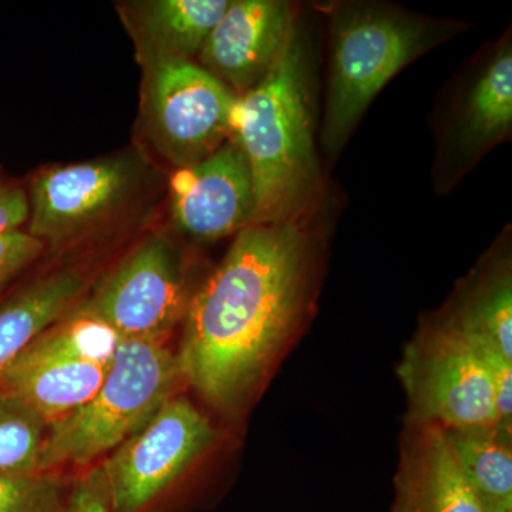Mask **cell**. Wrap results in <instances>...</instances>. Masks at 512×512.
I'll use <instances>...</instances> for the list:
<instances>
[{"label": "cell", "mask_w": 512, "mask_h": 512, "mask_svg": "<svg viewBox=\"0 0 512 512\" xmlns=\"http://www.w3.org/2000/svg\"><path fill=\"white\" fill-rule=\"evenodd\" d=\"M168 208L175 231L201 244L254 225V181L238 144L229 138L211 156L173 171Z\"/></svg>", "instance_id": "11"}, {"label": "cell", "mask_w": 512, "mask_h": 512, "mask_svg": "<svg viewBox=\"0 0 512 512\" xmlns=\"http://www.w3.org/2000/svg\"><path fill=\"white\" fill-rule=\"evenodd\" d=\"M231 0H130L117 3L138 66L197 60Z\"/></svg>", "instance_id": "13"}, {"label": "cell", "mask_w": 512, "mask_h": 512, "mask_svg": "<svg viewBox=\"0 0 512 512\" xmlns=\"http://www.w3.org/2000/svg\"><path fill=\"white\" fill-rule=\"evenodd\" d=\"M392 512H485L439 427L413 426L403 448Z\"/></svg>", "instance_id": "14"}, {"label": "cell", "mask_w": 512, "mask_h": 512, "mask_svg": "<svg viewBox=\"0 0 512 512\" xmlns=\"http://www.w3.org/2000/svg\"><path fill=\"white\" fill-rule=\"evenodd\" d=\"M90 278L76 266L20 281L0 298V376L46 329L76 309Z\"/></svg>", "instance_id": "15"}, {"label": "cell", "mask_w": 512, "mask_h": 512, "mask_svg": "<svg viewBox=\"0 0 512 512\" xmlns=\"http://www.w3.org/2000/svg\"><path fill=\"white\" fill-rule=\"evenodd\" d=\"M151 184L153 165L140 150L37 168L25 184L26 231L47 251L72 247L136 211Z\"/></svg>", "instance_id": "5"}, {"label": "cell", "mask_w": 512, "mask_h": 512, "mask_svg": "<svg viewBox=\"0 0 512 512\" xmlns=\"http://www.w3.org/2000/svg\"><path fill=\"white\" fill-rule=\"evenodd\" d=\"M49 426L19 397L0 390V473L39 471Z\"/></svg>", "instance_id": "19"}, {"label": "cell", "mask_w": 512, "mask_h": 512, "mask_svg": "<svg viewBox=\"0 0 512 512\" xmlns=\"http://www.w3.org/2000/svg\"><path fill=\"white\" fill-rule=\"evenodd\" d=\"M141 140L173 171L211 156L232 136L238 96L195 60L143 67Z\"/></svg>", "instance_id": "6"}, {"label": "cell", "mask_w": 512, "mask_h": 512, "mask_svg": "<svg viewBox=\"0 0 512 512\" xmlns=\"http://www.w3.org/2000/svg\"><path fill=\"white\" fill-rule=\"evenodd\" d=\"M512 127V53L510 42L485 60L468 84L448 136V150L460 164H473Z\"/></svg>", "instance_id": "16"}, {"label": "cell", "mask_w": 512, "mask_h": 512, "mask_svg": "<svg viewBox=\"0 0 512 512\" xmlns=\"http://www.w3.org/2000/svg\"><path fill=\"white\" fill-rule=\"evenodd\" d=\"M309 74L308 53L295 26L265 79L238 97L231 138L254 181V225L301 220L318 192Z\"/></svg>", "instance_id": "2"}, {"label": "cell", "mask_w": 512, "mask_h": 512, "mask_svg": "<svg viewBox=\"0 0 512 512\" xmlns=\"http://www.w3.org/2000/svg\"><path fill=\"white\" fill-rule=\"evenodd\" d=\"M69 512H113L100 464L87 468L83 476L74 481Z\"/></svg>", "instance_id": "22"}, {"label": "cell", "mask_w": 512, "mask_h": 512, "mask_svg": "<svg viewBox=\"0 0 512 512\" xmlns=\"http://www.w3.org/2000/svg\"><path fill=\"white\" fill-rule=\"evenodd\" d=\"M181 249L163 232L148 235L104 276L82 306L123 339H167L194 295Z\"/></svg>", "instance_id": "9"}, {"label": "cell", "mask_w": 512, "mask_h": 512, "mask_svg": "<svg viewBox=\"0 0 512 512\" xmlns=\"http://www.w3.org/2000/svg\"><path fill=\"white\" fill-rule=\"evenodd\" d=\"M217 441V431L184 397L173 396L100 464L113 512H144Z\"/></svg>", "instance_id": "10"}, {"label": "cell", "mask_w": 512, "mask_h": 512, "mask_svg": "<svg viewBox=\"0 0 512 512\" xmlns=\"http://www.w3.org/2000/svg\"><path fill=\"white\" fill-rule=\"evenodd\" d=\"M74 481L62 471L0 473V512H69Z\"/></svg>", "instance_id": "20"}, {"label": "cell", "mask_w": 512, "mask_h": 512, "mask_svg": "<svg viewBox=\"0 0 512 512\" xmlns=\"http://www.w3.org/2000/svg\"><path fill=\"white\" fill-rule=\"evenodd\" d=\"M443 431L485 512H512L511 429L493 426Z\"/></svg>", "instance_id": "18"}, {"label": "cell", "mask_w": 512, "mask_h": 512, "mask_svg": "<svg viewBox=\"0 0 512 512\" xmlns=\"http://www.w3.org/2000/svg\"><path fill=\"white\" fill-rule=\"evenodd\" d=\"M295 26L291 3L231 0L195 62L242 96L265 79Z\"/></svg>", "instance_id": "12"}, {"label": "cell", "mask_w": 512, "mask_h": 512, "mask_svg": "<svg viewBox=\"0 0 512 512\" xmlns=\"http://www.w3.org/2000/svg\"><path fill=\"white\" fill-rule=\"evenodd\" d=\"M183 380L180 360L167 339H121L92 399L50 424L39 471L92 467L140 430Z\"/></svg>", "instance_id": "4"}, {"label": "cell", "mask_w": 512, "mask_h": 512, "mask_svg": "<svg viewBox=\"0 0 512 512\" xmlns=\"http://www.w3.org/2000/svg\"><path fill=\"white\" fill-rule=\"evenodd\" d=\"M458 30L393 6L346 3L330 19V70L322 144L338 156L390 80Z\"/></svg>", "instance_id": "3"}, {"label": "cell", "mask_w": 512, "mask_h": 512, "mask_svg": "<svg viewBox=\"0 0 512 512\" xmlns=\"http://www.w3.org/2000/svg\"><path fill=\"white\" fill-rule=\"evenodd\" d=\"M121 339L80 303L0 376V390L19 397L47 423H55L79 410L100 389Z\"/></svg>", "instance_id": "7"}, {"label": "cell", "mask_w": 512, "mask_h": 512, "mask_svg": "<svg viewBox=\"0 0 512 512\" xmlns=\"http://www.w3.org/2000/svg\"><path fill=\"white\" fill-rule=\"evenodd\" d=\"M399 375L413 426L441 430L500 426L493 380L484 360L440 320L424 326L407 345Z\"/></svg>", "instance_id": "8"}, {"label": "cell", "mask_w": 512, "mask_h": 512, "mask_svg": "<svg viewBox=\"0 0 512 512\" xmlns=\"http://www.w3.org/2000/svg\"><path fill=\"white\" fill-rule=\"evenodd\" d=\"M29 220V198L25 184L0 174V237L25 229Z\"/></svg>", "instance_id": "23"}, {"label": "cell", "mask_w": 512, "mask_h": 512, "mask_svg": "<svg viewBox=\"0 0 512 512\" xmlns=\"http://www.w3.org/2000/svg\"><path fill=\"white\" fill-rule=\"evenodd\" d=\"M441 323L471 346L512 360V278L507 259L493 264L458 296Z\"/></svg>", "instance_id": "17"}, {"label": "cell", "mask_w": 512, "mask_h": 512, "mask_svg": "<svg viewBox=\"0 0 512 512\" xmlns=\"http://www.w3.org/2000/svg\"><path fill=\"white\" fill-rule=\"evenodd\" d=\"M47 252L42 241L25 229L0 237V298Z\"/></svg>", "instance_id": "21"}, {"label": "cell", "mask_w": 512, "mask_h": 512, "mask_svg": "<svg viewBox=\"0 0 512 512\" xmlns=\"http://www.w3.org/2000/svg\"><path fill=\"white\" fill-rule=\"evenodd\" d=\"M312 244L301 220L251 225L195 289L183 320L184 380L234 412L264 383L308 303Z\"/></svg>", "instance_id": "1"}]
</instances>
